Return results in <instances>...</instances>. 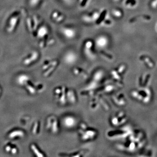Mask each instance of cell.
<instances>
[{
	"label": "cell",
	"instance_id": "cell-1",
	"mask_svg": "<svg viewBox=\"0 0 157 157\" xmlns=\"http://www.w3.org/2000/svg\"><path fill=\"white\" fill-rule=\"evenodd\" d=\"M55 94L57 100L61 104H65L67 103V97L69 102L74 104L76 102V94L72 90H69L65 86H60L56 88L55 90Z\"/></svg>",
	"mask_w": 157,
	"mask_h": 157
},
{
	"label": "cell",
	"instance_id": "cell-2",
	"mask_svg": "<svg viewBox=\"0 0 157 157\" xmlns=\"http://www.w3.org/2000/svg\"><path fill=\"white\" fill-rule=\"evenodd\" d=\"M132 98L137 101L142 102L144 104H147L151 100L152 94L151 90L147 87H139L138 90H133L131 92Z\"/></svg>",
	"mask_w": 157,
	"mask_h": 157
},
{
	"label": "cell",
	"instance_id": "cell-3",
	"mask_svg": "<svg viewBox=\"0 0 157 157\" xmlns=\"http://www.w3.org/2000/svg\"><path fill=\"white\" fill-rule=\"evenodd\" d=\"M78 132L81 139L85 141L93 140L97 137L98 135L95 130L89 128L83 123L80 124L78 129Z\"/></svg>",
	"mask_w": 157,
	"mask_h": 157
},
{
	"label": "cell",
	"instance_id": "cell-4",
	"mask_svg": "<svg viewBox=\"0 0 157 157\" xmlns=\"http://www.w3.org/2000/svg\"><path fill=\"white\" fill-rule=\"evenodd\" d=\"M127 120L126 114L123 111L117 113L111 118V123L113 125L118 126L124 124Z\"/></svg>",
	"mask_w": 157,
	"mask_h": 157
},
{
	"label": "cell",
	"instance_id": "cell-5",
	"mask_svg": "<svg viewBox=\"0 0 157 157\" xmlns=\"http://www.w3.org/2000/svg\"><path fill=\"white\" fill-rule=\"evenodd\" d=\"M47 128L51 129L52 132L54 134H56L59 131V126L58 120L56 117L54 116L50 117L47 121Z\"/></svg>",
	"mask_w": 157,
	"mask_h": 157
},
{
	"label": "cell",
	"instance_id": "cell-6",
	"mask_svg": "<svg viewBox=\"0 0 157 157\" xmlns=\"http://www.w3.org/2000/svg\"><path fill=\"white\" fill-rule=\"evenodd\" d=\"M151 76L149 74H144L139 77L138 79V84L139 87H147L150 82Z\"/></svg>",
	"mask_w": 157,
	"mask_h": 157
},
{
	"label": "cell",
	"instance_id": "cell-7",
	"mask_svg": "<svg viewBox=\"0 0 157 157\" xmlns=\"http://www.w3.org/2000/svg\"><path fill=\"white\" fill-rule=\"evenodd\" d=\"M76 119L71 116L66 117L64 118L63 124L65 126L68 128H73L76 124Z\"/></svg>",
	"mask_w": 157,
	"mask_h": 157
},
{
	"label": "cell",
	"instance_id": "cell-8",
	"mask_svg": "<svg viewBox=\"0 0 157 157\" xmlns=\"http://www.w3.org/2000/svg\"><path fill=\"white\" fill-rule=\"evenodd\" d=\"M113 101L119 106H124L126 104V100L123 94H119L113 97Z\"/></svg>",
	"mask_w": 157,
	"mask_h": 157
},
{
	"label": "cell",
	"instance_id": "cell-9",
	"mask_svg": "<svg viewBox=\"0 0 157 157\" xmlns=\"http://www.w3.org/2000/svg\"><path fill=\"white\" fill-rule=\"evenodd\" d=\"M104 37H100L98 38L97 40V44L98 46L100 47H104L106 46L107 44V39H105Z\"/></svg>",
	"mask_w": 157,
	"mask_h": 157
},
{
	"label": "cell",
	"instance_id": "cell-10",
	"mask_svg": "<svg viewBox=\"0 0 157 157\" xmlns=\"http://www.w3.org/2000/svg\"><path fill=\"white\" fill-rule=\"evenodd\" d=\"M24 135V133L23 132L18 130V131H15L11 132L9 134V137L10 138H14L16 137H23Z\"/></svg>",
	"mask_w": 157,
	"mask_h": 157
},
{
	"label": "cell",
	"instance_id": "cell-11",
	"mask_svg": "<svg viewBox=\"0 0 157 157\" xmlns=\"http://www.w3.org/2000/svg\"><path fill=\"white\" fill-rule=\"evenodd\" d=\"M63 32L64 33L65 35V36L69 37V38H72L74 36V35H75L74 31L71 29H64Z\"/></svg>",
	"mask_w": 157,
	"mask_h": 157
},
{
	"label": "cell",
	"instance_id": "cell-12",
	"mask_svg": "<svg viewBox=\"0 0 157 157\" xmlns=\"http://www.w3.org/2000/svg\"><path fill=\"white\" fill-rule=\"evenodd\" d=\"M31 148H32L33 150V151L34 153L36 154V155L37 156L39 157H44V155H43V154L41 153V152H40L38 150L36 145H34V144H33V145L31 146Z\"/></svg>",
	"mask_w": 157,
	"mask_h": 157
},
{
	"label": "cell",
	"instance_id": "cell-13",
	"mask_svg": "<svg viewBox=\"0 0 157 157\" xmlns=\"http://www.w3.org/2000/svg\"><path fill=\"white\" fill-rule=\"evenodd\" d=\"M25 84L28 90H29V91L31 94H35V93H36V90H35L33 87H32L30 85H29L27 84V82Z\"/></svg>",
	"mask_w": 157,
	"mask_h": 157
},
{
	"label": "cell",
	"instance_id": "cell-14",
	"mask_svg": "<svg viewBox=\"0 0 157 157\" xmlns=\"http://www.w3.org/2000/svg\"><path fill=\"white\" fill-rule=\"evenodd\" d=\"M38 122H36L34 125L33 129V133L34 134H36V133L37 129H38Z\"/></svg>",
	"mask_w": 157,
	"mask_h": 157
},
{
	"label": "cell",
	"instance_id": "cell-15",
	"mask_svg": "<svg viewBox=\"0 0 157 157\" xmlns=\"http://www.w3.org/2000/svg\"><path fill=\"white\" fill-rule=\"evenodd\" d=\"M11 152L13 153V154H15L16 152H17V149L15 148H12L11 149Z\"/></svg>",
	"mask_w": 157,
	"mask_h": 157
},
{
	"label": "cell",
	"instance_id": "cell-16",
	"mask_svg": "<svg viewBox=\"0 0 157 157\" xmlns=\"http://www.w3.org/2000/svg\"><path fill=\"white\" fill-rule=\"evenodd\" d=\"M6 151L9 152V151H11V148L10 146H7V147H6Z\"/></svg>",
	"mask_w": 157,
	"mask_h": 157
},
{
	"label": "cell",
	"instance_id": "cell-17",
	"mask_svg": "<svg viewBox=\"0 0 157 157\" xmlns=\"http://www.w3.org/2000/svg\"><path fill=\"white\" fill-rule=\"evenodd\" d=\"M0 93H1V90H0Z\"/></svg>",
	"mask_w": 157,
	"mask_h": 157
}]
</instances>
